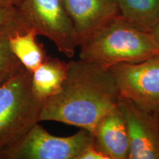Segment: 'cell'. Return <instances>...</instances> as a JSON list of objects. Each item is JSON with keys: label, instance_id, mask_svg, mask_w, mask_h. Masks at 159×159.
I'll use <instances>...</instances> for the list:
<instances>
[{"label": "cell", "instance_id": "obj_2", "mask_svg": "<svg viewBox=\"0 0 159 159\" xmlns=\"http://www.w3.org/2000/svg\"><path fill=\"white\" fill-rule=\"evenodd\" d=\"M79 48V59L106 69L159 56V43L152 33L137 28L120 14Z\"/></svg>", "mask_w": 159, "mask_h": 159}, {"label": "cell", "instance_id": "obj_3", "mask_svg": "<svg viewBox=\"0 0 159 159\" xmlns=\"http://www.w3.org/2000/svg\"><path fill=\"white\" fill-rule=\"evenodd\" d=\"M31 77L25 69L0 85V152L40 122L44 102L33 96Z\"/></svg>", "mask_w": 159, "mask_h": 159}, {"label": "cell", "instance_id": "obj_15", "mask_svg": "<svg viewBox=\"0 0 159 159\" xmlns=\"http://www.w3.org/2000/svg\"><path fill=\"white\" fill-rule=\"evenodd\" d=\"M19 21L16 7H7L0 4V29Z\"/></svg>", "mask_w": 159, "mask_h": 159}, {"label": "cell", "instance_id": "obj_6", "mask_svg": "<svg viewBox=\"0 0 159 159\" xmlns=\"http://www.w3.org/2000/svg\"><path fill=\"white\" fill-rule=\"evenodd\" d=\"M120 98L144 110L159 112V56L136 63H120L110 69Z\"/></svg>", "mask_w": 159, "mask_h": 159}, {"label": "cell", "instance_id": "obj_12", "mask_svg": "<svg viewBox=\"0 0 159 159\" xmlns=\"http://www.w3.org/2000/svg\"><path fill=\"white\" fill-rule=\"evenodd\" d=\"M122 17L137 28L151 33L159 22V0H117Z\"/></svg>", "mask_w": 159, "mask_h": 159}, {"label": "cell", "instance_id": "obj_9", "mask_svg": "<svg viewBox=\"0 0 159 159\" xmlns=\"http://www.w3.org/2000/svg\"><path fill=\"white\" fill-rule=\"evenodd\" d=\"M94 142L109 159H129L130 139L126 122L117 105L97 125Z\"/></svg>", "mask_w": 159, "mask_h": 159}, {"label": "cell", "instance_id": "obj_5", "mask_svg": "<svg viewBox=\"0 0 159 159\" xmlns=\"http://www.w3.org/2000/svg\"><path fill=\"white\" fill-rule=\"evenodd\" d=\"M94 142V135L85 129L61 137L50 134L37 123L17 142L0 152V158L77 159L81 151Z\"/></svg>", "mask_w": 159, "mask_h": 159}, {"label": "cell", "instance_id": "obj_8", "mask_svg": "<svg viewBox=\"0 0 159 159\" xmlns=\"http://www.w3.org/2000/svg\"><path fill=\"white\" fill-rule=\"evenodd\" d=\"M74 26L78 47L120 14L117 0H63Z\"/></svg>", "mask_w": 159, "mask_h": 159}, {"label": "cell", "instance_id": "obj_13", "mask_svg": "<svg viewBox=\"0 0 159 159\" xmlns=\"http://www.w3.org/2000/svg\"><path fill=\"white\" fill-rule=\"evenodd\" d=\"M18 28L25 29L20 21L0 29V85L25 69L10 47V33Z\"/></svg>", "mask_w": 159, "mask_h": 159}, {"label": "cell", "instance_id": "obj_16", "mask_svg": "<svg viewBox=\"0 0 159 159\" xmlns=\"http://www.w3.org/2000/svg\"><path fill=\"white\" fill-rule=\"evenodd\" d=\"M21 0H0L2 5L7 7H17Z\"/></svg>", "mask_w": 159, "mask_h": 159}, {"label": "cell", "instance_id": "obj_11", "mask_svg": "<svg viewBox=\"0 0 159 159\" xmlns=\"http://www.w3.org/2000/svg\"><path fill=\"white\" fill-rule=\"evenodd\" d=\"M38 34L33 29L18 28L9 35L11 51L23 66L33 72L47 57L42 43L37 41Z\"/></svg>", "mask_w": 159, "mask_h": 159}, {"label": "cell", "instance_id": "obj_14", "mask_svg": "<svg viewBox=\"0 0 159 159\" xmlns=\"http://www.w3.org/2000/svg\"><path fill=\"white\" fill-rule=\"evenodd\" d=\"M77 159H109L108 156L94 142L81 151Z\"/></svg>", "mask_w": 159, "mask_h": 159}, {"label": "cell", "instance_id": "obj_17", "mask_svg": "<svg viewBox=\"0 0 159 159\" xmlns=\"http://www.w3.org/2000/svg\"><path fill=\"white\" fill-rule=\"evenodd\" d=\"M151 33H152V35H154L155 39H156L157 42L159 43V22L155 26V27L152 29V30Z\"/></svg>", "mask_w": 159, "mask_h": 159}, {"label": "cell", "instance_id": "obj_1", "mask_svg": "<svg viewBox=\"0 0 159 159\" xmlns=\"http://www.w3.org/2000/svg\"><path fill=\"white\" fill-rule=\"evenodd\" d=\"M120 99L110 69L79 59L71 61L61 90L43 103L40 122L52 121L94 134Z\"/></svg>", "mask_w": 159, "mask_h": 159}, {"label": "cell", "instance_id": "obj_4", "mask_svg": "<svg viewBox=\"0 0 159 159\" xmlns=\"http://www.w3.org/2000/svg\"><path fill=\"white\" fill-rule=\"evenodd\" d=\"M16 8L25 28L47 37L67 57L74 56L78 43L63 0H21Z\"/></svg>", "mask_w": 159, "mask_h": 159}, {"label": "cell", "instance_id": "obj_10", "mask_svg": "<svg viewBox=\"0 0 159 159\" xmlns=\"http://www.w3.org/2000/svg\"><path fill=\"white\" fill-rule=\"evenodd\" d=\"M70 61L47 56L44 61L32 72L31 90L39 102H45L61 90L68 72Z\"/></svg>", "mask_w": 159, "mask_h": 159}, {"label": "cell", "instance_id": "obj_7", "mask_svg": "<svg viewBox=\"0 0 159 159\" xmlns=\"http://www.w3.org/2000/svg\"><path fill=\"white\" fill-rule=\"evenodd\" d=\"M118 105L128 128L129 159H159V112L144 110L124 98Z\"/></svg>", "mask_w": 159, "mask_h": 159}]
</instances>
